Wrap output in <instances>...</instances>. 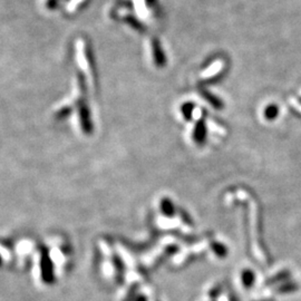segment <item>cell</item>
<instances>
[{
    "label": "cell",
    "instance_id": "obj_1",
    "mask_svg": "<svg viewBox=\"0 0 301 301\" xmlns=\"http://www.w3.org/2000/svg\"><path fill=\"white\" fill-rule=\"evenodd\" d=\"M243 282L244 285L250 286L252 282V274L251 273H245V275L243 277Z\"/></svg>",
    "mask_w": 301,
    "mask_h": 301
},
{
    "label": "cell",
    "instance_id": "obj_2",
    "mask_svg": "<svg viewBox=\"0 0 301 301\" xmlns=\"http://www.w3.org/2000/svg\"><path fill=\"white\" fill-rule=\"evenodd\" d=\"M137 301H146V300H145V298H144V297H142V300H137Z\"/></svg>",
    "mask_w": 301,
    "mask_h": 301
}]
</instances>
